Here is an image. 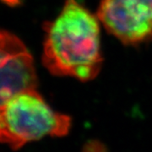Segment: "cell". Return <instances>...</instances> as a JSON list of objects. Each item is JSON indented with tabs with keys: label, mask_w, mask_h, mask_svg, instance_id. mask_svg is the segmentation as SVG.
<instances>
[{
	"label": "cell",
	"mask_w": 152,
	"mask_h": 152,
	"mask_svg": "<svg viewBox=\"0 0 152 152\" xmlns=\"http://www.w3.org/2000/svg\"><path fill=\"white\" fill-rule=\"evenodd\" d=\"M99 23L77 0H64L58 16L45 25L42 61L51 74L82 81L97 76L102 64Z\"/></svg>",
	"instance_id": "1"
},
{
	"label": "cell",
	"mask_w": 152,
	"mask_h": 152,
	"mask_svg": "<svg viewBox=\"0 0 152 152\" xmlns=\"http://www.w3.org/2000/svg\"><path fill=\"white\" fill-rule=\"evenodd\" d=\"M97 18L125 44L140 43L152 37V0H102Z\"/></svg>",
	"instance_id": "3"
},
{
	"label": "cell",
	"mask_w": 152,
	"mask_h": 152,
	"mask_svg": "<svg viewBox=\"0 0 152 152\" xmlns=\"http://www.w3.org/2000/svg\"><path fill=\"white\" fill-rule=\"evenodd\" d=\"M70 126V118L55 112L36 89L17 94L0 107V143L14 151L45 136H65Z\"/></svg>",
	"instance_id": "2"
},
{
	"label": "cell",
	"mask_w": 152,
	"mask_h": 152,
	"mask_svg": "<svg viewBox=\"0 0 152 152\" xmlns=\"http://www.w3.org/2000/svg\"><path fill=\"white\" fill-rule=\"evenodd\" d=\"M4 4L10 6H16L20 3V0H1Z\"/></svg>",
	"instance_id": "6"
},
{
	"label": "cell",
	"mask_w": 152,
	"mask_h": 152,
	"mask_svg": "<svg viewBox=\"0 0 152 152\" xmlns=\"http://www.w3.org/2000/svg\"><path fill=\"white\" fill-rule=\"evenodd\" d=\"M37 85L34 61L26 47L14 34L0 30V107Z\"/></svg>",
	"instance_id": "4"
},
{
	"label": "cell",
	"mask_w": 152,
	"mask_h": 152,
	"mask_svg": "<svg viewBox=\"0 0 152 152\" xmlns=\"http://www.w3.org/2000/svg\"><path fill=\"white\" fill-rule=\"evenodd\" d=\"M83 152H107V150L102 142L98 140H90L85 145Z\"/></svg>",
	"instance_id": "5"
}]
</instances>
